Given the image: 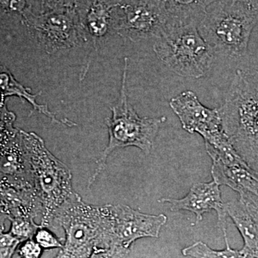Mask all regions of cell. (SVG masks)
<instances>
[{"label":"cell","instance_id":"6da1fadb","mask_svg":"<svg viewBox=\"0 0 258 258\" xmlns=\"http://www.w3.org/2000/svg\"><path fill=\"white\" fill-rule=\"evenodd\" d=\"M226 135L237 154L258 174V71L238 69L217 108Z\"/></svg>","mask_w":258,"mask_h":258},{"label":"cell","instance_id":"7a4b0ae2","mask_svg":"<svg viewBox=\"0 0 258 258\" xmlns=\"http://www.w3.org/2000/svg\"><path fill=\"white\" fill-rule=\"evenodd\" d=\"M258 23L255 0H219L208 7L198 30L215 55L240 58Z\"/></svg>","mask_w":258,"mask_h":258},{"label":"cell","instance_id":"3957f363","mask_svg":"<svg viewBox=\"0 0 258 258\" xmlns=\"http://www.w3.org/2000/svg\"><path fill=\"white\" fill-rule=\"evenodd\" d=\"M29 178L41 205V227L52 225L56 212L76 196L72 174L68 166L51 154L35 133L20 131Z\"/></svg>","mask_w":258,"mask_h":258},{"label":"cell","instance_id":"277c9868","mask_svg":"<svg viewBox=\"0 0 258 258\" xmlns=\"http://www.w3.org/2000/svg\"><path fill=\"white\" fill-rule=\"evenodd\" d=\"M128 70V58L125 57L119 97L111 108V118L106 119L109 137L108 144L97 161L96 170L88 181V188L104 170L107 159L115 149L135 147L147 155L150 154L161 125L166 120L165 116L140 117L136 112L129 103L127 93Z\"/></svg>","mask_w":258,"mask_h":258},{"label":"cell","instance_id":"5b68a950","mask_svg":"<svg viewBox=\"0 0 258 258\" xmlns=\"http://www.w3.org/2000/svg\"><path fill=\"white\" fill-rule=\"evenodd\" d=\"M153 50L172 72L190 79L206 76L215 56L195 24L171 23L161 36L156 39Z\"/></svg>","mask_w":258,"mask_h":258},{"label":"cell","instance_id":"8992f818","mask_svg":"<svg viewBox=\"0 0 258 258\" xmlns=\"http://www.w3.org/2000/svg\"><path fill=\"white\" fill-rule=\"evenodd\" d=\"M106 216L107 205H88L78 194L64 203L52 222L61 225L66 235L63 250L57 258H88L96 245L106 249Z\"/></svg>","mask_w":258,"mask_h":258},{"label":"cell","instance_id":"52a82bcc","mask_svg":"<svg viewBox=\"0 0 258 258\" xmlns=\"http://www.w3.org/2000/svg\"><path fill=\"white\" fill-rule=\"evenodd\" d=\"M25 23L40 50L47 55L67 57L82 49L92 57L96 52L83 32L76 9L32 14Z\"/></svg>","mask_w":258,"mask_h":258},{"label":"cell","instance_id":"ba28073f","mask_svg":"<svg viewBox=\"0 0 258 258\" xmlns=\"http://www.w3.org/2000/svg\"><path fill=\"white\" fill-rule=\"evenodd\" d=\"M171 22L163 0H134L129 3H121L118 7L115 32L134 42L158 39Z\"/></svg>","mask_w":258,"mask_h":258},{"label":"cell","instance_id":"9c48e42d","mask_svg":"<svg viewBox=\"0 0 258 258\" xmlns=\"http://www.w3.org/2000/svg\"><path fill=\"white\" fill-rule=\"evenodd\" d=\"M182 128L190 134L198 133L205 146L226 152L234 149L226 135L217 108L211 109L202 104L193 91H185L169 101Z\"/></svg>","mask_w":258,"mask_h":258},{"label":"cell","instance_id":"30bf717a","mask_svg":"<svg viewBox=\"0 0 258 258\" xmlns=\"http://www.w3.org/2000/svg\"><path fill=\"white\" fill-rule=\"evenodd\" d=\"M106 248L119 246L128 248L136 240L143 237H159L167 217L149 215L127 205H107Z\"/></svg>","mask_w":258,"mask_h":258},{"label":"cell","instance_id":"8fae6325","mask_svg":"<svg viewBox=\"0 0 258 258\" xmlns=\"http://www.w3.org/2000/svg\"><path fill=\"white\" fill-rule=\"evenodd\" d=\"M212 160V176L219 185L235 190L244 203L258 208V174L237 154L235 149L220 152L205 146Z\"/></svg>","mask_w":258,"mask_h":258},{"label":"cell","instance_id":"7c38bea8","mask_svg":"<svg viewBox=\"0 0 258 258\" xmlns=\"http://www.w3.org/2000/svg\"><path fill=\"white\" fill-rule=\"evenodd\" d=\"M159 203H167L173 212L181 210L192 212L197 221H201L204 214L215 210L218 217V225L227 233V215L226 203L222 200L220 185L215 181L208 183H197L190 189L189 193L181 199L162 198Z\"/></svg>","mask_w":258,"mask_h":258},{"label":"cell","instance_id":"4fadbf2b","mask_svg":"<svg viewBox=\"0 0 258 258\" xmlns=\"http://www.w3.org/2000/svg\"><path fill=\"white\" fill-rule=\"evenodd\" d=\"M113 0H86L77 10L83 32L96 51L115 32L117 9Z\"/></svg>","mask_w":258,"mask_h":258},{"label":"cell","instance_id":"5bb4252c","mask_svg":"<svg viewBox=\"0 0 258 258\" xmlns=\"http://www.w3.org/2000/svg\"><path fill=\"white\" fill-rule=\"evenodd\" d=\"M226 209L243 239L241 252L247 258H258V208L239 199L226 203Z\"/></svg>","mask_w":258,"mask_h":258},{"label":"cell","instance_id":"9a60e30c","mask_svg":"<svg viewBox=\"0 0 258 258\" xmlns=\"http://www.w3.org/2000/svg\"><path fill=\"white\" fill-rule=\"evenodd\" d=\"M30 91L31 90L30 88L24 87L23 85L20 84L15 79L9 70L5 66H0V106H4L6 97L18 96L27 100L33 107L35 111L46 115L47 118H50L54 123L66 125L69 127L76 125V123L68 118L62 120L58 119L55 115L48 109L47 105L37 103L36 98L42 94L41 92L32 94Z\"/></svg>","mask_w":258,"mask_h":258},{"label":"cell","instance_id":"2e32d148","mask_svg":"<svg viewBox=\"0 0 258 258\" xmlns=\"http://www.w3.org/2000/svg\"><path fill=\"white\" fill-rule=\"evenodd\" d=\"M170 15L171 23L198 25L208 7L219 0H163Z\"/></svg>","mask_w":258,"mask_h":258},{"label":"cell","instance_id":"e0dca14e","mask_svg":"<svg viewBox=\"0 0 258 258\" xmlns=\"http://www.w3.org/2000/svg\"><path fill=\"white\" fill-rule=\"evenodd\" d=\"M224 237L226 244L225 249L215 250L210 248L208 244L198 241L183 249V255L193 258H247L240 250L231 248L227 234H224Z\"/></svg>","mask_w":258,"mask_h":258},{"label":"cell","instance_id":"ac0fdd59","mask_svg":"<svg viewBox=\"0 0 258 258\" xmlns=\"http://www.w3.org/2000/svg\"><path fill=\"white\" fill-rule=\"evenodd\" d=\"M15 118L14 113L8 111L5 105L0 106V149L9 145L18 137L20 130L13 125Z\"/></svg>","mask_w":258,"mask_h":258},{"label":"cell","instance_id":"d6986e66","mask_svg":"<svg viewBox=\"0 0 258 258\" xmlns=\"http://www.w3.org/2000/svg\"><path fill=\"white\" fill-rule=\"evenodd\" d=\"M10 221L11 227L10 232L23 241L32 239L36 233L37 230L41 227V226L37 225L34 222L33 219L18 217L12 219Z\"/></svg>","mask_w":258,"mask_h":258},{"label":"cell","instance_id":"ffe728a7","mask_svg":"<svg viewBox=\"0 0 258 258\" xmlns=\"http://www.w3.org/2000/svg\"><path fill=\"white\" fill-rule=\"evenodd\" d=\"M0 14L20 15L25 22L34 13L30 0H0Z\"/></svg>","mask_w":258,"mask_h":258},{"label":"cell","instance_id":"44dd1931","mask_svg":"<svg viewBox=\"0 0 258 258\" xmlns=\"http://www.w3.org/2000/svg\"><path fill=\"white\" fill-rule=\"evenodd\" d=\"M23 242L10 232L0 233V258H13L15 250Z\"/></svg>","mask_w":258,"mask_h":258},{"label":"cell","instance_id":"7402d4cb","mask_svg":"<svg viewBox=\"0 0 258 258\" xmlns=\"http://www.w3.org/2000/svg\"><path fill=\"white\" fill-rule=\"evenodd\" d=\"M34 237L42 249L62 248L63 247L60 240L45 227H40Z\"/></svg>","mask_w":258,"mask_h":258},{"label":"cell","instance_id":"603a6c76","mask_svg":"<svg viewBox=\"0 0 258 258\" xmlns=\"http://www.w3.org/2000/svg\"><path fill=\"white\" fill-rule=\"evenodd\" d=\"M86 0H40L41 13L63 9H77Z\"/></svg>","mask_w":258,"mask_h":258},{"label":"cell","instance_id":"cb8c5ba5","mask_svg":"<svg viewBox=\"0 0 258 258\" xmlns=\"http://www.w3.org/2000/svg\"><path fill=\"white\" fill-rule=\"evenodd\" d=\"M42 252L41 246L32 238L24 241L18 249V254L21 258H40Z\"/></svg>","mask_w":258,"mask_h":258},{"label":"cell","instance_id":"d4e9b609","mask_svg":"<svg viewBox=\"0 0 258 258\" xmlns=\"http://www.w3.org/2000/svg\"><path fill=\"white\" fill-rule=\"evenodd\" d=\"M128 253V248L113 246L109 248L96 249L88 258H124Z\"/></svg>","mask_w":258,"mask_h":258},{"label":"cell","instance_id":"484cf974","mask_svg":"<svg viewBox=\"0 0 258 258\" xmlns=\"http://www.w3.org/2000/svg\"><path fill=\"white\" fill-rule=\"evenodd\" d=\"M7 220H9L8 216L0 210V233L5 230V223Z\"/></svg>","mask_w":258,"mask_h":258},{"label":"cell","instance_id":"4316f807","mask_svg":"<svg viewBox=\"0 0 258 258\" xmlns=\"http://www.w3.org/2000/svg\"><path fill=\"white\" fill-rule=\"evenodd\" d=\"M113 1L117 3H123V0H113Z\"/></svg>","mask_w":258,"mask_h":258}]
</instances>
